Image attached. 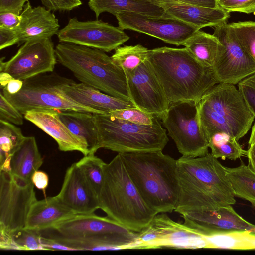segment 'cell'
I'll use <instances>...</instances> for the list:
<instances>
[{"mask_svg": "<svg viewBox=\"0 0 255 255\" xmlns=\"http://www.w3.org/2000/svg\"><path fill=\"white\" fill-rule=\"evenodd\" d=\"M197 108L207 140L215 133L224 132L238 141L247 133L255 118L241 92L232 84H216L202 96Z\"/></svg>", "mask_w": 255, "mask_h": 255, "instance_id": "obj_7", "label": "cell"}, {"mask_svg": "<svg viewBox=\"0 0 255 255\" xmlns=\"http://www.w3.org/2000/svg\"><path fill=\"white\" fill-rule=\"evenodd\" d=\"M249 146L251 145H255V123L252 128V131L249 140Z\"/></svg>", "mask_w": 255, "mask_h": 255, "instance_id": "obj_52", "label": "cell"}, {"mask_svg": "<svg viewBox=\"0 0 255 255\" xmlns=\"http://www.w3.org/2000/svg\"><path fill=\"white\" fill-rule=\"evenodd\" d=\"M22 114L0 92V120L21 125L23 123Z\"/></svg>", "mask_w": 255, "mask_h": 255, "instance_id": "obj_38", "label": "cell"}, {"mask_svg": "<svg viewBox=\"0 0 255 255\" xmlns=\"http://www.w3.org/2000/svg\"><path fill=\"white\" fill-rule=\"evenodd\" d=\"M13 78L8 73L4 72H0V88H4L8 82Z\"/></svg>", "mask_w": 255, "mask_h": 255, "instance_id": "obj_51", "label": "cell"}, {"mask_svg": "<svg viewBox=\"0 0 255 255\" xmlns=\"http://www.w3.org/2000/svg\"><path fill=\"white\" fill-rule=\"evenodd\" d=\"M29 0H0V12L8 11L20 15Z\"/></svg>", "mask_w": 255, "mask_h": 255, "instance_id": "obj_43", "label": "cell"}, {"mask_svg": "<svg viewBox=\"0 0 255 255\" xmlns=\"http://www.w3.org/2000/svg\"><path fill=\"white\" fill-rule=\"evenodd\" d=\"M20 16V24L15 28L18 45L34 40L51 39L59 31L58 19L45 7H32L28 1Z\"/></svg>", "mask_w": 255, "mask_h": 255, "instance_id": "obj_21", "label": "cell"}, {"mask_svg": "<svg viewBox=\"0 0 255 255\" xmlns=\"http://www.w3.org/2000/svg\"><path fill=\"white\" fill-rule=\"evenodd\" d=\"M39 232L74 251L134 249L137 235L108 216L94 213L76 215Z\"/></svg>", "mask_w": 255, "mask_h": 255, "instance_id": "obj_4", "label": "cell"}, {"mask_svg": "<svg viewBox=\"0 0 255 255\" xmlns=\"http://www.w3.org/2000/svg\"><path fill=\"white\" fill-rule=\"evenodd\" d=\"M41 244L44 250H68L74 251L70 247L66 246L57 241L41 236Z\"/></svg>", "mask_w": 255, "mask_h": 255, "instance_id": "obj_47", "label": "cell"}, {"mask_svg": "<svg viewBox=\"0 0 255 255\" xmlns=\"http://www.w3.org/2000/svg\"><path fill=\"white\" fill-rule=\"evenodd\" d=\"M32 182H26L0 170V228L10 233L25 227L37 200Z\"/></svg>", "mask_w": 255, "mask_h": 255, "instance_id": "obj_12", "label": "cell"}, {"mask_svg": "<svg viewBox=\"0 0 255 255\" xmlns=\"http://www.w3.org/2000/svg\"><path fill=\"white\" fill-rule=\"evenodd\" d=\"M118 153L145 203L157 214L174 211L178 194L177 160L161 150Z\"/></svg>", "mask_w": 255, "mask_h": 255, "instance_id": "obj_3", "label": "cell"}, {"mask_svg": "<svg viewBox=\"0 0 255 255\" xmlns=\"http://www.w3.org/2000/svg\"><path fill=\"white\" fill-rule=\"evenodd\" d=\"M181 216L184 225L204 236L236 230L255 233V225L240 216L231 205L215 210L187 212Z\"/></svg>", "mask_w": 255, "mask_h": 255, "instance_id": "obj_18", "label": "cell"}, {"mask_svg": "<svg viewBox=\"0 0 255 255\" xmlns=\"http://www.w3.org/2000/svg\"><path fill=\"white\" fill-rule=\"evenodd\" d=\"M60 42H66L110 52L129 39L119 27L101 20L80 21L70 19L57 34Z\"/></svg>", "mask_w": 255, "mask_h": 255, "instance_id": "obj_14", "label": "cell"}, {"mask_svg": "<svg viewBox=\"0 0 255 255\" xmlns=\"http://www.w3.org/2000/svg\"><path fill=\"white\" fill-rule=\"evenodd\" d=\"M163 247L199 249L210 248V246L205 236L161 213L155 215L147 226L137 232L135 249Z\"/></svg>", "mask_w": 255, "mask_h": 255, "instance_id": "obj_11", "label": "cell"}, {"mask_svg": "<svg viewBox=\"0 0 255 255\" xmlns=\"http://www.w3.org/2000/svg\"><path fill=\"white\" fill-rule=\"evenodd\" d=\"M23 84V80L13 78L9 81L4 88H1V90L9 94H15L21 90Z\"/></svg>", "mask_w": 255, "mask_h": 255, "instance_id": "obj_49", "label": "cell"}, {"mask_svg": "<svg viewBox=\"0 0 255 255\" xmlns=\"http://www.w3.org/2000/svg\"><path fill=\"white\" fill-rule=\"evenodd\" d=\"M31 180L37 189L45 192L49 184V177L46 173L40 170L36 171L32 175Z\"/></svg>", "mask_w": 255, "mask_h": 255, "instance_id": "obj_45", "label": "cell"}, {"mask_svg": "<svg viewBox=\"0 0 255 255\" xmlns=\"http://www.w3.org/2000/svg\"><path fill=\"white\" fill-rule=\"evenodd\" d=\"M178 186L174 211L180 214L234 205L235 194L225 167L211 153L177 160Z\"/></svg>", "mask_w": 255, "mask_h": 255, "instance_id": "obj_1", "label": "cell"}, {"mask_svg": "<svg viewBox=\"0 0 255 255\" xmlns=\"http://www.w3.org/2000/svg\"><path fill=\"white\" fill-rule=\"evenodd\" d=\"M247 156L248 158V166L255 173V145L249 146Z\"/></svg>", "mask_w": 255, "mask_h": 255, "instance_id": "obj_50", "label": "cell"}, {"mask_svg": "<svg viewBox=\"0 0 255 255\" xmlns=\"http://www.w3.org/2000/svg\"><path fill=\"white\" fill-rule=\"evenodd\" d=\"M202 64L213 68L225 51V47L214 36L200 30L196 31L183 44Z\"/></svg>", "mask_w": 255, "mask_h": 255, "instance_id": "obj_27", "label": "cell"}, {"mask_svg": "<svg viewBox=\"0 0 255 255\" xmlns=\"http://www.w3.org/2000/svg\"><path fill=\"white\" fill-rule=\"evenodd\" d=\"M76 163L98 196L103 180L105 163L95 154L84 155Z\"/></svg>", "mask_w": 255, "mask_h": 255, "instance_id": "obj_34", "label": "cell"}, {"mask_svg": "<svg viewBox=\"0 0 255 255\" xmlns=\"http://www.w3.org/2000/svg\"><path fill=\"white\" fill-rule=\"evenodd\" d=\"M148 60L169 103L192 102L219 83L213 68L198 61L186 48L149 50Z\"/></svg>", "mask_w": 255, "mask_h": 255, "instance_id": "obj_2", "label": "cell"}, {"mask_svg": "<svg viewBox=\"0 0 255 255\" xmlns=\"http://www.w3.org/2000/svg\"><path fill=\"white\" fill-rule=\"evenodd\" d=\"M57 61L85 84L105 93L133 103L124 71L104 51L70 43L55 47Z\"/></svg>", "mask_w": 255, "mask_h": 255, "instance_id": "obj_6", "label": "cell"}, {"mask_svg": "<svg viewBox=\"0 0 255 255\" xmlns=\"http://www.w3.org/2000/svg\"><path fill=\"white\" fill-rule=\"evenodd\" d=\"M98 199L107 216L133 232H140L157 214L140 196L119 153L104 164Z\"/></svg>", "mask_w": 255, "mask_h": 255, "instance_id": "obj_5", "label": "cell"}, {"mask_svg": "<svg viewBox=\"0 0 255 255\" xmlns=\"http://www.w3.org/2000/svg\"><path fill=\"white\" fill-rule=\"evenodd\" d=\"M161 120L182 156L197 157L209 153L208 141L200 122L197 103H170Z\"/></svg>", "mask_w": 255, "mask_h": 255, "instance_id": "obj_10", "label": "cell"}, {"mask_svg": "<svg viewBox=\"0 0 255 255\" xmlns=\"http://www.w3.org/2000/svg\"><path fill=\"white\" fill-rule=\"evenodd\" d=\"M236 37L255 61V21H243L229 24Z\"/></svg>", "mask_w": 255, "mask_h": 255, "instance_id": "obj_35", "label": "cell"}, {"mask_svg": "<svg viewBox=\"0 0 255 255\" xmlns=\"http://www.w3.org/2000/svg\"><path fill=\"white\" fill-rule=\"evenodd\" d=\"M235 196L255 206V173L242 161L237 167H225Z\"/></svg>", "mask_w": 255, "mask_h": 255, "instance_id": "obj_29", "label": "cell"}, {"mask_svg": "<svg viewBox=\"0 0 255 255\" xmlns=\"http://www.w3.org/2000/svg\"><path fill=\"white\" fill-rule=\"evenodd\" d=\"M46 73L23 80L22 88L15 94L1 91L7 100L23 115L27 111L39 109L103 114L77 103L65 93L64 87L74 82V80L56 72Z\"/></svg>", "mask_w": 255, "mask_h": 255, "instance_id": "obj_9", "label": "cell"}, {"mask_svg": "<svg viewBox=\"0 0 255 255\" xmlns=\"http://www.w3.org/2000/svg\"><path fill=\"white\" fill-rule=\"evenodd\" d=\"M4 59H0V71L23 81L53 72L57 61L54 44L48 38L26 42L8 61Z\"/></svg>", "mask_w": 255, "mask_h": 255, "instance_id": "obj_13", "label": "cell"}, {"mask_svg": "<svg viewBox=\"0 0 255 255\" xmlns=\"http://www.w3.org/2000/svg\"><path fill=\"white\" fill-rule=\"evenodd\" d=\"M60 200L77 214H92L99 208L98 196L76 163L66 170Z\"/></svg>", "mask_w": 255, "mask_h": 255, "instance_id": "obj_19", "label": "cell"}, {"mask_svg": "<svg viewBox=\"0 0 255 255\" xmlns=\"http://www.w3.org/2000/svg\"><path fill=\"white\" fill-rule=\"evenodd\" d=\"M210 248L248 250L255 249V233L236 230L205 236Z\"/></svg>", "mask_w": 255, "mask_h": 255, "instance_id": "obj_30", "label": "cell"}, {"mask_svg": "<svg viewBox=\"0 0 255 255\" xmlns=\"http://www.w3.org/2000/svg\"><path fill=\"white\" fill-rule=\"evenodd\" d=\"M77 215L56 195L37 200L31 207L25 228L41 231Z\"/></svg>", "mask_w": 255, "mask_h": 255, "instance_id": "obj_25", "label": "cell"}, {"mask_svg": "<svg viewBox=\"0 0 255 255\" xmlns=\"http://www.w3.org/2000/svg\"><path fill=\"white\" fill-rule=\"evenodd\" d=\"M162 8L164 15L186 23L198 30L227 24L230 13L221 7L210 8L194 6L175 0H150Z\"/></svg>", "mask_w": 255, "mask_h": 255, "instance_id": "obj_20", "label": "cell"}, {"mask_svg": "<svg viewBox=\"0 0 255 255\" xmlns=\"http://www.w3.org/2000/svg\"><path fill=\"white\" fill-rule=\"evenodd\" d=\"M109 114L118 118L143 125L153 124L156 118L153 115L137 108H128L117 110L112 111Z\"/></svg>", "mask_w": 255, "mask_h": 255, "instance_id": "obj_37", "label": "cell"}, {"mask_svg": "<svg viewBox=\"0 0 255 255\" xmlns=\"http://www.w3.org/2000/svg\"><path fill=\"white\" fill-rule=\"evenodd\" d=\"M58 114L70 131L86 145L89 154H95L100 148L94 114L64 111Z\"/></svg>", "mask_w": 255, "mask_h": 255, "instance_id": "obj_26", "label": "cell"}, {"mask_svg": "<svg viewBox=\"0 0 255 255\" xmlns=\"http://www.w3.org/2000/svg\"><path fill=\"white\" fill-rule=\"evenodd\" d=\"M100 147L118 153L161 150L168 141L166 130L156 118L151 125H139L109 114H94Z\"/></svg>", "mask_w": 255, "mask_h": 255, "instance_id": "obj_8", "label": "cell"}, {"mask_svg": "<svg viewBox=\"0 0 255 255\" xmlns=\"http://www.w3.org/2000/svg\"><path fill=\"white\" fill-rule=\"evenodd\" d=\"M126 75L133 103L137 108L161 120L169 103L148 59Z\"/></svg>", "mask_w": 255, "mask_h": 255, "instance_id": "obj_17", "label": "cell"}, {"mask_svg": "<svg viewBox=\"0 0 255 255\" xmlns=\"http://www.w3.org/2000/svg\"><path fill=\"white\" fill-rule=\"evenodd\" d=\"M180 2L203 7L218 8L220 7L218 0H175Z\"/></svg>", "mask_w": 255, "mask_h": 255, "instance_id": "obj_48", "label": "cell"}, {"mask_svg": "<svg viewBox=\"0 0 255 255\" xmlns=\"http://www.w3.org/2000/svg\"><path fill=\"white\" fill-rule=\"evenodd\" d=\"M42 4L51 11H71L82 5L80 0H40Z\"/></svg>", "mask_w": 255, "mask_h": 255, "instance_id": "obj_41", "label": "cell"}, {"mask_svg": "<svg viewBox=\"0 0 255 255\" xmlns=\"http://www.w3.org/2000/svg\"><path fill=\"white\" fill-rule=\"evenodd\" d=\"M20 15L8 11L0 12V26L15 29L19 26Z\"/></svg>", "mask_w": 255, "mask_h": 255, "instance_id": "obj_44", "label": "cell"}, {"mask_svg": "<svg viewBox=\"0 0 255 255\" xmlns=\"http://www.w3.org/2000/svg\"><path fill=\"white\" fill-rule=\"evenodd\" d=\"M52 109L27 111L24 117L49 135L57 142L62 151H78L89 154L86 145L74 135L60 119L58 112Z\"/></svg>", "mask_w": 255, "mask_h": 255, "instance_id": "obj_22", "label": "cell"}, {"mask_svg": "<svg viewBox=\"0 0 255 255\" xmlns=\"http://www.w3.org/2000/svg\"><path fill=\"white\" fill-rule=\"evenodd\" d=\"M220 7L228 12L255 14V0H218Z\"/></svg>", "mask_w": 255, "mask_h": 255, "instance_id": "obj_39", "label": "cell"}, {"mask_svg": "<svg viewBox=\"0 0 255 255\" xmlns=\"http://www.w3.org/2000/svg\"><path fill=\"white\" fill-rule=\"evenodd\" d=\"M17 250H44L39 231L23 228L11 233Z\"/></svg>", "mask_w": 255, "mask_h": 255, "instance_id": "obj_36", "label": "cell"}, {"mask_svg": "<svg viewBox=\"0 0 255 255\" xmlns=\"http://www.w3.org/2000/svg\"><path fill=\"white\" fill-rule=\"evenodd\" d=\"M134 0L138 1H148L150 0Z\"/></svg>", "mask_w": 255, "mask_h": 255, "instance_id": "obj_53", "label": "cell"}, {"mask_svg": "<svg viewBox=\"0 0 255 255\" xmlns=\"http://www.w3.org/2000/svg\"><path fill=\"white\" fill-rule=\"evenodd\" d=\"M149 50L140 44L119 46L111 56L114 62L125 72L130 73L147 59Z\"/></svg>", "mask_w": 255, "mask_h": 255, "instance_id": "obj_32", "label": "cell"}, {"mask_svg": "<svg viewBox=\"0 0 255 255\" xmlns=\"http://www.w3.org/2000/svg\"><path fill=\"white\" fill-rule=\"evenodd\" d=\"M64 91L71 99L84 106L109 114L117 110L137 108L131 102L126 101L103 93L98 89L83 83L75 82L64 87Z\"/></svg>", "mask_w": 255, "mask_h": 255, "instance_id": "obj_24", "label": "cell"}, {"mask_svg": "<svg viewBox=\"0 0 255 255\" xmlns=\"http://www.w3.org/2000/svg\"><path fill=\"white\" fill-rule=\"evenodd\" d=\"M237 84L238 89L255 116V72L247 76Z\"/></svg>", "mask_w": 255, "mask_h": 255, "instance_id": "obj_40", "label": "cell"}, {"mask_svg": "<svg viewBox=\"0 0 255 255\" xmlns=\"http://www.w3.org/2000/svg\"><path fill=\"white\" fill-rule=\"evenodd\" d=\"M118 27L122 30H131L157 38L165 43L179 46L196 31L192 26L177 19L152 16L132 12H121L115 15Z\"/></svg>", "mask_w": 255, "mask_h": 255, "instance_id": "obj_15", "label": "cell"}, {"mask_svg": "<svg viewBox=\"0 0 255 255\" xmlns=\"http://www.w3.org/2000/svg\"><path fill=\"white\" fill-rule=\"evenodd\" d=\"M208 141L211 153L216 158L235 160L247 155V150H244L234 137L227 133H215L208 139Z\"/></svg>", "mask_w": 255, "mask_h": 255, "instance_id": "obj_31", "label": "cell"}, {"mask_svg": "<svg viewBox=\"0 0 255 255\" xmlns=\"http://www.w3.org/2000/svg\"><path fill=\"white\" fill-rule=\"evenodd\" d=\"M18 39L15 29L0 26V49L17 44Z\"/></svg>", "mask_w": 255, "mask_h": 255, "instance_id": "obj_42", "label": "cell"}, {"mask_svg": "<svg viewBox=\"0 0 255 255\" xmlns=\"http://www.w3.org/2000/svg\"><path fill=\"white\" fill-rule=\"evenodd\" d=\"M43 160L34 137H25L19 147L3 164L0 170L26 182H31L33 173L39 170Z\"/></svg>", "mask_w": 255, "mask_h": 255, "instance_id": "obj_23", "label": "cell"}, {"mask_svg": "<svg viewBox=\"0 0 255 255\" xmlns=\"http://www.w3.org/2000/svg\"><path fill=\"white\" fill-rule=\"evenodd\" d=\"M213 35L225 47L213 68L219 83L235 85L255 72V61L239 42L229 24L215 27Z\"/></svg>", "mask_w": 255, "mask_h": 255, "instance_id": "obj_16", "label": "cell"}, {"mask_svg": "<svg viewBox=\"0 0 255 255\" xmlns=\"http://www.w3.org/2000/svg\"><path fill=\"white\" fill-rule=\"evenodd\" d=\"M0 249L1 250H17L11 233L0 228Z\"/></svg>", "mask_w": 255, "mask_h": 255, "instance_id": "obj_46", "label": "cell"}, {"mask_svg": "<svg viewBox=\"0 0 255 255\" xmlns=\"http://www.w3.org/2000/svg\"><path fill=\"white\" fill-rule=\"evenodd\" d=\"M24 138L20 128L11 123L0 120V165L10 157Z\"/></svg>", "mask_w": 255, "mask_h": 255, "instance_id": "obj_33", "label": "cell"}, {"mask_svg": "<svg viewBox=\"0 0 255 255\" xmlns=\"http://www.w3.org/2000/svg\"><path fill=\"white\" fill-rule=\"evenodd\" d=\"M88 5L98 18L103 12L114 16L121 12H132L152 16H162V8L150 1H138L134 0H90Z\"/></svg>", "mask_w": 255, "mask_h": 255, "instance_id": "obj_28", "label": "cell"}]
</instances>
